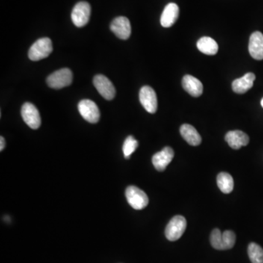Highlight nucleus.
Wrapping results in <instances>:
<instances>
[{
  "label": "nucleus",
  "mask_w": 263,
  "mask_h": 263,
  "mask_svg": "<svg viewBox=\"0 0 263 263\" xmlns=\"http://www.w3.org/2000/svg\"><path fill=\"white\" fill-rule=\"evenodd\" d=\"M53 51V45L51 39L43 37L35 42L29 51L28 56L32 61H39L47 58Z\"/></svg>",
  "instance_id": "1"
},
{
  "label": "nucleus",
  "mask_w": 263,
  "mask_h": 263,
  "mask_svg": "<svg viewBox=\"0 0 263 263\" xmlns=\"http://www.w3.org/2000/svg\"><path fill=\"white\" fill-rule=\"evenodd\" d=\"M72 71L68 68H63L55 71L47 78L48 87L52 89H60L70 85L72 82Z\"/></svg>",
  "instance_id": "2"
},
{
  "label": "nucleus",
  "mask_w": 263,
  "mask_h": 263,
  "mask_svg": "<svg viewBox=\"0 0 263 263\" xmlns=\"http://www.w3.org/2000/svg\"><path fill=\"white\" fill-rule=\"evenodd\" d=\"M125 196L128 203L134 209H143L149 204V197L147 195L143 190L134 186H130L127 188Z\"/></svg>",
  "instance_id": "3"
},
{
  "label": "nucleus",
  "mask_w": 263,
  "mask_h": 263,
  "mask_svg": "<svg viewBox=\"0 0 263 263\" xmlns=\"http://www.w3.org/2000/svg\"><path fill=\"white\" fill-rule=\"evenodd\" d=\"M187 220L182 216L177 215L171 219L165 228V236L170 241L179 239L185 232Z\"/></svg>",
  "instance_id": "4"
},
{
  "label": "nucleus",
  "mask_w": 263,
  "mask_h": 263,
  "mask_svg": "<svg viewBox=\"0 0 263 263\" xmlns=\"http://www.w3.org/2000/svg\"><path fill=\"white\" fill-rule=\"evenodd\" d=\"M91 16V6L87 1H80L72 9V22L77 27H83L87 25Z\"/></svg>",
  "instance_id": "5"
},
{
  "label": "nucleus",
  "mask_w": 263,
  "mask_h": 263,
  "mask_svg": "<svg viewBox=\"0 0 263 263\" xmlns=\"http://www.w3.org/2000/svg\"><path fill=\"white\" fill-rule=\"evenodd\" d=\"M80 114L89 123H98L100 117L99 108L97 104L90 99H83L78 103Z\"/></svg>",
  "instance_id": "6"
},
{
  "label": "nucleus",
  "mask_w": 263,
  "mask_h": 263,
  "mask_svg": "<svg viewBox=\"0 0 263 263\" xmlns=\"http://www.w3.org/2000/svg\"><path fill=\"white\" fill-rule=\"evenodd\" d=\"M22 116L24 122L33 130L38 129L41 125V118L37 108L30 102H26L22 108Z\"/></svg>",
  "instance_id": "7"
},
{
  "label": "nucleus",
  "mask_w": 263,
  "mask_h": 263,
  "mask_svg": "<svg viewBox=\"0 0 263 263\" xmlns=\"http://www.w3.org/2000/svg\"><path fill=\"white\" fill-rule=\"evenodd\" d=\"M93 83L99 95L107 100H111L116 96V89L114 86L105 75H95Z\"/></svg>",
  "instance_id": "8"
},
{
  "label": "nucleus",
  "mask_w": 263,
  "mask_h": 263,
  "mask_svg": "<svg viewBox=\"0 0 263 263\" xmlns=\"http://www.w3.org/2000/svg\"><path fill=\"white\" fill-rule=\"evenodd\" d=\"M140 103L146 111L154 113L157 110V98L155 91L149 86H145L140 89L139 93Z\"/></svg>",
  "instance_id": "9"
},
{
  "label": "nucleus",
  "mask_w": 263,
  "mask_h": 263,
  "mask_svg": "<svg viewBox=\"0 0 263 263\" xmlns=\"http://www.w3.org/2000/svg\"><path fill=\"white\" fill-rule=\"evenodd\" d=\"M110 30L116 37L122 40H128L131 37L132 28L129 19L125 16H119L113 19L110 24Z\"/></svg>",
  "instance_id": "10"
},
{
  "label": "nucleus",
  "mask_w": 263,
  "mask_h": 263,
  "mask_svg": "<svg viewBox=\"0 0 263 263\" xmlns=\"http://www.w3.org/2000/svg\"><path fill=\"white\" fill-rule=\"evenodd\" d=\"M174 157V151L166 146L163 150L157 152L152 157V163L158 171H164Z\"/></svg>",
  "instance_id": "11"
},
{
  "label": "nucleus",
  "mask_w": 263,
  "mask_h": 263,
  "mask_svg": "<svg viewBox=\"0 0 263 263\" xmlns=\"http://www.w3.org/2000/svg\"><path fill=\"white\" fill-rule=\"evenodd\" d=\"M249 51L255 60H263V34L261 32L252 33L249 39Z\"/></svg>",
  "instance_id": "12"
},
{
  "label": "nucleus",
  "mask_w": 263,
  "mask_h": 263,
  "mask_svg": "<svg viewBox=\"0 0 263 263\" xmlns=\"http://www.w3.org/2000/svg\"><path fill=\"white\" fill-rule=\"evenodd\" d=\"M179 16V7L175 3H169L162 13L160 23L164 28L172 27Z\"/></svg>",
  "instance_id": "13"
},
{
  "label": "nucleus",
  "mask_w": 263,
  "mask_h": 263,
  "mask_svg": "<svg viewBox=\"0 0 263 263\" xmlns=\"http://www.w3.org/2000/svg\"><path fill=\"white\" fill-rule=\"evenodd\" d=\"M225 140L233 149H241L242 146H247L249 143V136L241 131L228 132L225 135Z\"/></svg>",
  "instance_id": "14"
},
{
  "label": "nucleus",
  "mask_w": 263,
  "mask_h": 263,
  "mask_svg": "<svg viewBox=\"0 0 263 263\" xmlns=\"http://www.w3.org/2000/svg\"><path fill=\"white\" fill-rule=\"evenodd\" d=\"M182 86L186 92L195 98L200 96L203 92L202 83L193 75H185L182 79Z\"/></svg>",
  "instance_id": "15"
},
{
  "label": "nucleus",
  "mask_w": 263,
  "mask_h": 263,
  "mask_svg": "<svg viewBox=\"0 0 263 263\" xmlns=\"http://www.w3.org/2000/svg\"><path fill=\"white\" fill-rule=\"evenodd\" d=\"M255 75L252 72H248L241 78L235 79L232 82V90L238 94H244L252 89L255 81Z\"/></svg>",
  "instance_id": "16"
},
{
  "label": "nucleus",
  "mask_w": 263,
  "mask_h": 263,
  "mask_svg": "<svg viewBox=\"0 0 263 263\" xmlns=\"http://www.w3.org/2000/svg\"><path fill=\"white\" fill-rule=\"evenodd\" d=\"M180 132H181L183 138L191 146H199L202 141L201 136L199 135L197 130L188 124H185L181 127Z\"/></svg>",
  "instance_id": "17"
},
{
  "label": "nucleus",
  "mask_w": 263,
  "mask_h": 263,
  "mask_svg": "<svg viewBox=\"0 0 263 263\" xmlns=\"http://www.w3.org/2000/svg\"><path fill=\"white\" fill-rule=\"evenodd\" d=\"M197 47L200 52L207 55H215L218 52V44L210 37H201L197 41Z\"/></svg>",
  "instance_id": "18"
},
{
  "label": "nucleus",
  "mask_w": 263,
  "mask_h": 263,
  "mask_svg": "<svg viewBox=\"0 0 263 263\" xmlns=\"http://www.w3.org/2000/svg\"><path fill=\"white\" fill-rule=\"evenodd\" d=\"M217 181L219 190L222 193H225V194H229V193H232L234 187V181L232 175H230L229 173L222 172L217 175Z\"/></svg>",
  "instance_id": "19"
},
{
  "label": "nucleus",
  "mask_w": 263,
  "mask_h": 263,
  "mask_svg": "<svg viewBox=\"0 0 263 263\" xmlns=\"http://www.w3.org/2000/svg\"><path fill=\"white\" fill-rule=\"evenodd\" d=\"M248 255L252 263H263V249L258 243H251L249 245Z\"/></svg>",
  "instance_id": "20"
},
{
  "label": "nucleus",
  "mask_w": 263,
  "mask_h": 263,
  "mask_svg": "<svg viewBox=\"0 0 263 263\" xmlns=\"http://www.w3.org/2000/svg\"><path fill=\"white\" fill-rule=\"evenodd\" d=\"M138 146V142L133 136H128L123 144V153L125 158L129 159L132 154L137 149Z\"/></svg>",
  "instance_id": "21"
},
{
  "label": "nucleus",
  "mask_w": 263,
  "mask_h": 263,
  "mask_svg": "<svg viewBox=\"0 0 263 263\" xmlns=\"http://www.w3.org/2000/svg\"><path fill=\"white\" fill-rule=\"evenodd\" d=\"M235 234L231 230H226L222 233V247L223 250L232 249L235 243Z\"/></svg>",
  "instance_id": "22"
},
{
  "label": "nucleus",
  "mask_w": 263,
  "mask_h": 263,
  "mask_svg": "<svg viewBox=\"0 0 263 263\" xmlns=\"http://www.w3.org/2000/svg\"><path fill=\"white\" fill-rule=\"evenodd\" d=\"M210 242L211 246L217 250H223L222 247V233L220 230L214 229L211 232V236H210Z\"/></svg>",
  "instance_id": "23"
},
{
  "label": "nucleus",
  "mask_w": 263,
  "mask_h": 263,
  "mask_svg": "<svg viewBox=\"0 0 263 263\" xmlns=\"http://www.w3.org/2000/svg\"><path fill=\"white\" fill-rule=\"evenodd\" d=\"M4 147H5V140L2 136H1L0 137V151H2Z\"/></svg>",
  "instance_id": "24"
},
{
  "label": "nucleus",
  "mask_w": 263,
  "mask_h": 263,
  "mask_svg": "<svg viewBox=\"0 0 263 263\" xmlns=\"http://www.w3.org/2000/svg\"><path fill=\"white\" fill-rule=\"evenodd\" d=\"M261 106H262L263 108V98L262 99H261Z\"/></svg>",
  "instance_id": "25"
}]
</instances>
